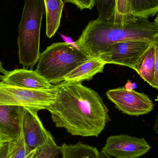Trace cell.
Segmentation results:
<instances>
[{"instance_id": "6da1fadb", "label": "cell", "mask_w": 158, "mask_h": 158, "mask_svg": "<svg viewBox=\"0 0 158 158\" xmlns=\"http://www.w3.org/2000/svg\"><path fill=\"white\" fill-rule=\"evenodd\" d=\"M55 99L46 108L57 128L72 135L97 137L110 121L109 110L99 94L82 83L55 85Z\"/></svg>"}, {"instance_id": "7a4b0ae2", "label": "cell", "mask_w": 158, "mask_h": 158, "mask_svg": "<svg viewBox=\"0 0 158 158\" xmlns=\"http://www.w3.org/2000/svg\"><path fill=\"white\" fill-rule=\"evenodd\" d=\"M124 41L158 43V15L153 21L132 15L124 24L109 20H91L75 43L83 52L95 58L112 44Z\"/></svg>"}, {"instance_id": "3957f363", "label": "cell", "mask_w": 158, "mask_h": 158, "mask_svg": "<svg viewBox=\"0 0 158 158\" xmlns=\"http://www.w3.org/2000/svg\"><path fill=\"white\" fill-rule=\"evenodd\" d=\"M45 14L44 0H25L17 42L19 62L24 69L32 70L39 60L41 26Z\"/></svg>"}, {"instance_id": "277c9868", "label": "cell", "mask_w": 158, "mask_h": 158, "mask_svg": "<svg viewBox=\"0 0 158 158\" xmlns=\"http://www.w3.org/2000/svg\"><path fill=\"white\" fill-rule=\"evenodd\" d=\"M91 58L79 48L65 42L56 43L41 53L35 71L48 82L57 85Z\"/></svg>"}, {"instance_id": "5b68a950", "label": "cell", "mask_w": 158, "mask_h": 158, "mask_svg": "<svg viewBox=\"0 0 158 158\" xmlns=\"http://www.w3.org/2000/svg\"><path fill=\"white\" fill-rule=\"evenodd\" d=\"M55 85L49 89H27L0 81V105L15 106L46 110L55 99Z\"/></svg>"}, {"instance_id": "8992f818", "label": "cell", "mask_w": 158, "mask_h": 158, "mask_svg": "<svg viewBox=\"0 0 158 158\" xmlns=\"http://www.w3.org/2000/svg\"><path fill=\"white\" fill-rule=\"evenodd\" d=\"M155 43L124 41L112 44L97 56L106 64L128 67L135 70L144 55Z\"/></svg>"}, {"instance_id": "52a82bcc", "label": "cell", "mask_w": 158, "mask_h": 158, "mask_svg": "<svg viewBox=\"0 0 158 158\" xmlns=\"http://www.w3.org/2000/svg\"><path fill=\"white\" fill-rule=\"evenodd\" d=\"M108 99L122 113L130 116L148 114L154 110L155 105L147 95L124 87L110 89L106 92Z\"/></svg>"}, {"instance_id": "ba28073f", "label": "cell", "mask_w": 158, "mask_h": 158, "mask_svg": "<svg viewBox=\"0 0 158 158\" xmlns=\"http://www.w3.org/2000/svg\"><path fill=\"white\" fill-rule=\"evenodd\" d=\"M40 110L23 107L21 118V135L25 144L31 150L40 149L55 141L50 132L44 127L37 112Z\"/></svg>"}, {"instance_id": "9c48e42d", "label": "cell", "mask_w": 158, "mask_h": 158, "mask_svg": "<svg viewBox=\"0 0 158 158\" xmlns=\"http://www.w3.org/2000/svg\"><path fill=\"white\" fill-rule=\"evenodd\" d=\"M150 149L144 138L122 134L109 136L102 151L111 157L140 158Z\"/></svg>"}, {"instance_id": "30bf717a", "label": "cell", "mask_w": 158, "mask_h": 158, "mask_svg": "<svg viewBox=\"0 0 158 158\" xmlns=\"http://www.w3.org/2000/svg\"><path fill=\"white\" fill-rule=\"evenodd\" d=\"M0 75L1 82L12 86L27 89L43 90L53 87L35 71L26 69H16L12 71L4 69Z\"/></svg>"}, {"instance_id": "8fae6325", "label": "cell", "mask_w": 158, "mask_h": 158, "mask_svg": "<svg viewBox=\"0 0 158 158\" xmlns=\"http://www.w3.org/2000/svg\"><path fill=\"white\" fill-rule=\"evenodd\" d=\"M23 107L0 105V138L5 142L21 135V118Z\"/></svg>"}, {"instance_id": "7c38bea8", "label": "cell", "mask_w": 158, "mask_h": 158, "mask_svg": "<svg viewBox=\"0 0 158 158\" xmlns=\"http://www.w3.org/2000/svg\"><path fill=\"white\" fill-rule=\"evenodd\" d=\"M135 70L152 87L158 89V43L152 44Z\"/></svg>"}, {"instance_id": "4fadbf2b", "label": "cell", "mask_w": 158, "mask_h": 158, "mask_svg": "<svg viewBox=\"0 0 158 158\" xmlns=\"http://www.w3.org/2000/svg\"><path fill=\"white\" fill-rule=\"evenodd\" d=\"M106 64L97 57L91 58L69 73L64 81L82 83L83 81H90L96 74L103 72Z\"/></svg>"}, {"instance_id": "5bb4252c", "label": "cell", "mask_w": 158, "mask_h": 158, "mask_svg": "<svg viewBox=\"0 0 158 158\" xmlns=\"http://www.w3.org/2000/svg\"><path fill=\"white\" fill-rule=\"evenodd\" d=\"M46 15V35L54 36L59 28L64 3L62 0H44Z\"/></svg>"}, {"instance_id": "9a60e30c", "label": "cell", "mask_w": 158, "mask_h": 158, "mask_svg": "<svg viewBox=\"0 0 158 158\" xmlns=\"http://www.w3.org/2000/svg\"><path fill=\"white\" fill-rule=\"evenodd\" d=\"M60 147L62 158H101L96 148L81 142L74 145L64 143Z\"/></svg>"}, {"instance_id": "2e32d148", "label": "cell", "mask_w": 158, "mask_h": 158, "mask_svg": "<svg viewBox=\"0 0 158 158\" xmlns=\"http://www.w3.org/2000/svg\"><path fill=\"white\" fill-rule=\"evenodd\" d=\"M131 15L149 19L157 15L158 0H128Z\"/></svg>"}, {"instance_id": "e0dca14e", "label": "cell", "mask_w": 158, "mask_h": 158, "mask_svg": "<svg viewBox=\"0 0 158 158\" xmlns=\"http://www.w3.org/2000/svg\"><path fill=\"white\" fill-rule=\"evenodd\" d=\"M39 150L29 148L20 135L18 138L8 142L6 158H36Z\"/></svg>"}, {"instance_id": "ac0fdd59", "label": "cell", "mask_w": 158, "mask_h": 158, "mask_svg": "<svg viewBox=\"0 0 158 158\" xmlns=\"http://www.w3.org/2000/svg\"><path fill=\"white\" fill-rule=\"evenodd\" d=\"M98 20L113 21L116 13L117 0H95Z\"/></svg>"}, {"instance_id": "d6986e66", "label": "cell", "mask_w": 158, "mask_h": 158, "mask_svg": "<svg viewBox=\"0 0 158 158\" xmlns=\"http://www.w3.org/2000/svg\"><path fill=\"white\" fill-rule=\"evenodd\" d=\"M131 15L128 0H117L116 13L113 21L124 24Z\"/></svg>"}, {"instance_id": "ffe728a7", "label": "cell", "mask_w": 158, "mask_h": 158, "mask_svg": "<svg viewBox=\"0 0 158 158\" xmlns=\"http://www.w3.org/2000/svg\"><path fill=\"white\" fill-rule=\"evenodd\" d=\"M60 154L61 147L53 141L40 148L36 158H57Z\"/></svg>"}, {"instance_id": "44dd1931", "label": "cell", "mask_w": 158, "mask_h": 158, "mask_svg": "<svg viewBox=\"0 0 158 158\" xmlns=\"http://www.w3.org/2000/svg\"><path fill=\"white\" fill-rule=\"evenodd\" d=\"M63 2L75 5L81 10L85 9L92 10L95 5V0H63Z\"/></svg>"}, {"instance_id": "7402d4cb", "label": "cell", "mask_w": 158, "mask_h": 158, "mask_svg": "<svg viewBox=\"0 0 158 158\" xmlns=\"http://www.w3.org/2000/svg\"><path fill=\"white\" fill-rule=\"evenodd\" d=\"M58 34H59V35L61 36V38L63 39L65 43L70 44V45H71L72 46L76 47V48H79L78 46L75 44V41H74L72 40L71 38L70 37H68V36H66V35H63V34H61V33H59V32H58Z\"/></svg>"}, {"instance_id": "603a6c76", "label": "cell", "mask_w": 158, "mask_h": 158, "mask_svg": "<svg viewBox=\"0 0 158 158\" xmlns=\"http://www.w3.org/2000/svg\"><path fill=\"white\" fill-rule=\"evenodd\" d=\"M8 149V142L5 143L0 148V158H6Z\"/></svg>"}, {"instance_id": "cb8c5ba5", "label": "cell", "mask_w": 158, "mask_h": 158, "mask_svg": "<svg viewBox=\"0 0 158 158\" xmlns=\"http://www.w3.org/2000/svg\"><path fill=\"white\" fill-rule=\"evenodd\" d=\"M124 88L127 91H133V90H134L133 87V83L130 80H128L127 82L126 83L125 86H124Z\"/></svg>"}, {"instance_id": "d4e9b609", "label": "cell", "mask_w": 158, "mask_h": 158, "mask_svg": "<svg viewBox=\"0 0 158 158\" xmlns=\"http://www.w3.org/2000/svg\"><path fill=\"white\" fill-rule=\"evenodd\" d=\"M4 70V69L3 68L2 62L0 61V75H1V73L2 74V73Z\"/></svg>"}, {"instance_id": "484cf974", "label": "cell", "mask_w": 158, "mask_h": 158, "mask_svg": "<svg viewBox=\"0 0 158 158\" xmlns=\"http://www.w3.org/2000/svg\"><path fill=\"white\" fill-rule=\"evenodd\" d=\"M6 142H5L3 140H2L1 138H0V148L2 147L3 145L5 143H6Z\"/></svg>"}, {"instance_id": "4316f807", "label": "cell", "mask_w": 158, "mask_h": 158, "mask_svg": "<svg viewBox=\"0 0 158 158\" xmlns=\"http://www.w3.org/2000/svg\"><path fill=\"white\" fill-rule=\"evenodd\" d=\"M133 89L137 88V84H136V83H133Z\"/></svg>"}, {"instance_id": "83f0119b", "label": "cell", "mask_w": 158, "mask_h": 158, "mask_svg": "<svg viewBox=\"0 0 158 158\" xmlns=\"http://www.w3.org/2000/svg\"><path fill=\"white\" fill-rule=\"evenodd\" d=\"M106 158H112V157H106Z\"/></svg>"}]
</instances>
